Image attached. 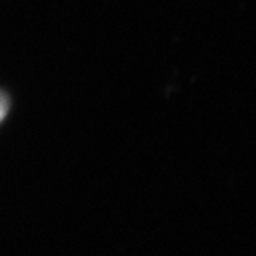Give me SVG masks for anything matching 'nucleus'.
<instances>
[{
    "instance_id": "f257e3e1",
    "label": "nucleus",
    "mask_w": 256,
    "mask_h": 256,
    "mask_svg": "<svg viewBox=\"0 0 256 256\" xmlns=\"http://www.w3.org/2000/svg\"><path fill=\"white\" fill-rule=\"evenodd\" d=\"M6 111H8V99H6V95H2V93H0V121L4 119Z\"/></svg>"
}]
</instances>
